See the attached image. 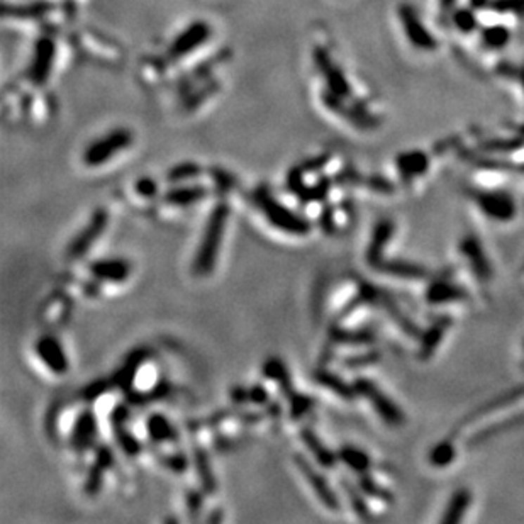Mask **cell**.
<instances>
[{"label":"cell","mask_w":524,"mask_h":524,"mask_svg":"<svg viewBox=\"0 0 524 524\" xmlns=\"http://www.w3.org/2000/svg\"><path fill=\"white\" fill-rule=\"evenodd\" d=\"M229 219V207L221 202L210 212L207 224H205L204 234H202L200 245L197 248L196 260H193V271L197 275H209L214 270L216 265L217 255H219V248L222 238H224L226 224Z\"/></svg>","instance_id":"1"},{"label":"cell","mask_w":524,"mask_h":524,"mask_svg":"<svg viewBox=\"0 0 524 524\" xmlns=\"http://www.w3.org/2000/svg\"><path fill=\"white\" fill-rule=\"evenodd\" d=\"M255 202L263 210L268 222L274 224L276 229L288 234H295V236H302V234H307L311 231V222L305 219V217L299 216V214L292 212L283 204H280L265 187L257 188V192H255Z\"/></svg>","instance_id":"2"},{"label":"cell","mask_w":524,"mask_h":524,"mask_svg":"<svg viewBox=\"0 0 524 524\" xmlns=\"http://www.w3.org/2000/svg\"><path fill=\"white\" fill-rule=\"evenodd\" d=\"M131 141H133V134L129 129L119 127V129L110 131L87 148L84 153V162L89 167H101V165L113 160V156L117 155L119 151L126 150Z\"/></svg>","instance_id":"3"},{"label":"cell","mask_w":524,"mask_h":524,"mask_svg":"<svg viewBox=\"0 0 524 524\" xmlns=\"http://www.w3.org/2000/svg\"><path fill=\"white\" fill-rule=\"evenodd\" d=\"M353 387L358 395H363V397L370 400L373 409L377 411V414L381 416L387 424H390V426H399V424L404 423L402 411H400L372 381H369V378H357Z\"/></svg>","instance_id":"4"},{"label":"cell","mask_w":524,"mask_h":524,"mask_svg":"<svg viewBox=\"0 0 524 524\" xmlns=\"http://www.w3.org/2000/svg\"><path fill=\"white\" fill-rule=\"evenodd\" d=\"M210 32L212 31H210V26L205 20H196L173 39L170 48H168V56L173 58V60H180V58L191 55L202 44L207 43Z\"/></svg>","instance_id":"5"},{"label":"cell","mask_w":524,"mask_h":524,"mask_svg":"<svg viewBox=\"0 0 524 524\" xmlns=\"http://www.w3.org/2000/svg\"><path fill=\"white\" fill-rule=\"evenodd\" d=\"M55 55H56V44L51 38L44 36V38H39L38 41H36L34 53H32L31 65H29V70H27V77L32 84H36V85L46 84L49 73H51V68H53V61H55Z\"/></svg>","instance_id":"6"},{"label":"cell","mask_w":524,"mask_h":524,"mask_svg":"<svg viewBox=\"0 0 524 524\" xmlns=\"http://www.w3.org/2000/svg\"><path fill=\"white\" fill-rule=\"evenodd\" d=\"M523 399H524V389L523 390L507 392V394L501 395V397L494 399L492 402H489V404H485V406L478 407L477 411H473L472 414H468V418H465L464 421H461V423L456 426L455 435H460L461 431H467V429L472 428L473 424L484 423L485 419H489L490 416H494L496 412L511 409V407L516 406V404H518L519 400H523Z\"/></svg>","instance_id":"7"},{"label":"cell","mask_w":524,"mask_h":524,"mask_svg":"<svg viewBox=\"0 0 524 524\" xmlns=\"http://www.w3.org/2000/svg\"><path fill=\"white\" fill-rule=\"evenodd\" d=\"M107 212L104 209H98L92 214L90 221L87 222V226L80 233L77 234L75 239L72 241V245L68 246V257L70 258H80L87 253V250L97 241L98 236L104 233L107 226Z\"/></svg>","instance_id":"8"},{"label":"cell","mask_w":524,"mask_h":524,"mask_svg":"<svg viewBox=\"0 0 524 524\" xmlns=\"http://www.w3.org/2000/svg\"><path fill=\"white\" fill-rule=\"evenodd\" d=\"M295 464L299 467L302 475L305 477V480L309 482V485L312 487V490L316 492V496L319 497V501L323 502L326 507H329L331 511H338L340 509V499L336 497V492L333 490V487L329 485V482L326 480L324 475H321L317 470L305 460L304 456L297 455L295 456Z\"/></svg>","instance_id":"9"},{"label":"cell","mask_w":524,"mask_h":524,"mask_svg":"<svg viewBox=\"0 0 524 524\" xmlns=\"http://www.w3.org/2000/svg\"><path fill=\"white\" fill-rule=\"evenodd\" d=\"M478 207L484 210L485 216L492 217L494 221H511L516 216V204L509 196L494 192H477L473 193Z\"/></svg>","instance_id":"10"},{"label":"cell","mask_w":524,"mask_h":524,"mask_svg":"<svg viewBox=\"0 0 524 524\" xmlns=\"http://www.w3.org/2000/svg\"><path fill=\"white\" fill-rule=\"evenodd\" d=\"M36 354L39 357V360L51 370L53 373L63 375L68 372L70 363L67 354H65L63 346L60 341L53 336H43L39 338L38 343H36Z\"/></svg>","instance_id":"11"},{"label":"cell","mask_w":524,"mask_h":524,"mask_svg":"<svg viewBox=\"0 0 524 524\" xmlns=\"http://www.w3.org/2000/svg\"><path fill=\"white\" fill-rule=\"evenodd\" d=\"M314 58H316L317 67H319V70L323 72V75L326 78V82H328L329 94H333V96H336L338 98L348 97L350 96L348 82L345 80L341 70L338 67H334V63H333L331 56H329V53L323 48H316Z\"/></svg>","instance_id":"12"},{"label":"cell","mask_w":524,"mask_h":524,"mask_svg":"<svg viewBox=\"0 0 524 524\" xmlns=\"http://www.w3.org/2000/svg\"><path fill=\"white\" fill-rule=\"evenodd\" d=\"M90 271L96 279L104 282H124L131 275V263L121 258L98 260L90 265Z\"/></svg>","instance_id":"13"},{"label":"cell","mask_w":524,"mask_h":524,"mask_svg":"<svg viewBox=\"0 0 524 524\" xmlns=\"http://www.w3.org/2000/svg\"><path fill=\"white\" fill-rule=\"evenodd\" d=\"M394 222L389 219H382L377 222L375 226L372 241H370L369 248H366V260L373 268L383 260V251H385L387 245L390 243L392 236H394Z\"/></svg>","instance_id":"14"},{"label":"cell","mask_w":524,"mask_h":524,"mask_svg":"<svg viewBox=\"0 0 524 524\" xmlns=\"http://www.w3.org/2000/svg\"><path fill=\"white\" fill-rule=\"evenodd\" d=\"M452 326L449 317H440L435 323L429 326V329L423 333V338H419V358L423 362H428L429 358L435 354L441 341H443L445 334Z\"/></svg>","instance_id":"15"},{"label":"cell","mask_w":524,"mask_h":524,"mask_svg":"<svg viewBox=\"0 0 524 524\" xmlns=\"http://www.w3.org/2000/svg\"><path fill=\"white\" fill-rule=\"evenodd\" d=\"M460 251L464 253V257L468 260L470 267L475 271V275L482 282H487V279H490V265L489 260H487L484 250H482L480 243L477 241V238L467 236L461 239L460 243Z\"/></svg>","instance_id":"16"},{"label":"cell","mask_w":524,"mask_h":524,"mask_svg":"<svg viewBox=\"0 0 524 524\" xmlns=\"http://www.w3.org/2000/svg\"><path fill=\"white\" fill-rule=\"evenodd\" d=\"M97 435V423L96 418L90 411L82 412L80 418L77 419L75 428H73L72 433V447L82 452V449H87L89 447H92L94 438Z\"/></svg>","instance_id":"17"},{"label":"cell","mask_w":524,"mask_h":524,"mask_svg":"<svg viewBox=\"0 0 524 524\" xmlns=\"http://www.w3.org/2000/svg\"><path fill=\"white\" fill-rule=\"evenodd\" d=\"M426 299L429 304L440 305L447 302H455V300H465L467 294L461 290L460 287H456L455 283L448 282V280H436L429 286L426 292Z\"/></svg>","instance_id":"18"},{"label":"cell","mask_w":524,"mask_h":524,"mask_svg":"<svg viewBox=\"0 0 524 524\" xmlns=\"http://www.w3.org/2000/svg\"><path fill=\"white\" fill-rule=\"evenodd\" d=\"M148 358V352L144 348L134 350L129 357L126 358L124 365L117 370L113 378V383H115L117 387H121L122 390H129V387L133 385V378L138 369L141 366V363Z\"/></svg>","instance_id":"19"},{"label":"cell","mask_w":524,"mask_h":524,"mask_svg":"<svg viewBox=\"0 0 524 524\" xmlns=\"http://www.w3.org/2000/svg\"><path fill=\"white\" fill-rule=\"evenodd\" d=\"M472 504V492L468 489H458L449 499L447 509L441 516V523L445 524H456L467 514L468 507Z\"/></svg>","instance_id":"20"},{"label":"cell","mask_w":524,"mask_h":524,"mask_svg":"<svg viewBox=\"0 0 524 524\" xmlns=\"http://www.w3.org/2000/svg\"><path fill=\"white\" fill-rule=\"evenodd\" d=\"M375 270L382 274L400 276V279H426L428 271L423 267L414 265L409 262H399V260H382Z\"/></svg>","instance_id":"21"},{"label":"cell","mask_w":524,"mask_h":524,"mask_svg":"<svg viewBox=\"0 0 524 524\" xmlns=\"http://www.w3.org/2000/svg\"><path fill=\"white\" fill-rule=\"evenodd\" d=\"M205 196H207V191H205L204 187H196V185L191 187V185H185V187H175L165 193V202L170 205L185 207V205L197 204V202H200Z\"/></svg>","instance_id":"22"},{"label":"cell","mask_w":524,"mask_h":524,"mask_svg":"<svg viewBox=\"0 0 524 524\" xmlns=\"http://www.w3.org/2000/svg\"><path fill=\"white\" fill-rule=\"evenodd\" d=\"M300 436H302V441L305 443V447L309 448V452L314 455V458L317 460V464L323 465V467H333L334 461H336V456L333 455L331 449H328L323 445V441H321L319 438H317V435L312 429L309 428H304L302 433H300Z\"/></svg>","instance_id":"23"},{"label":"cell","mask_w":524,"mask_h":524,"mask_svg":"<svg viewBox=\"0 0 524 524\" xmlns=\"http://www.w3.org/2000/svg\"><path fill=\"white\" fill-rule=\"evenodd\" d=\"M146 431L155 443H165V441H173L177 438L172 423L163 414H151L146 421Z\"/></svg>","instance_id":"24"},{"label":"cell","mask_w":524,"mask_h":524,"mask_svg":"<svg viewBox=\"0 0 524 524\" xmlns=\"http://www.w3.org/2000/svg\"><path fill=\"white\" fill-rule=\"evenodd\" d=\"M397 167L404 179L411 180L414 177L423 175L424 170L428 168V158L426 155H423L419 151L404 153V155H400L397 158Z\"/></svg>","instance_id":"25"},{"label":"cell","mask_w":524,"mask_h":524,"mask_svg":"<svg viewBox=\"0 0 524 524\" xmlns=\"http://www.w3.org/2000/svg\"><path fill=\"white\" fill-rule=\"evenodd\" d=\"M110 465H113V453H110V449L109 448L98 449L97 461L94 464V467L89 473V478H87V492L94 494L101 489L102 475H104V472L110 467Z\"/></svg>","instance_id":"26"},{"label":"cell","mask_w":524,"mask_h":524,"mask_svg":"<svg viewBox=\"0 0 524 524\" xmlns=\"http://www.w3.org/2000/svg\"><path fill=\"white\" fill-rule=\"evenodd\" d=\"M338 458L343 461L346 467L352 468L353 472H358V473H366L370 470V465H372L370 456L366 455L363 449L354 448V447H343L340 449V455H338Z\"/></svg>","instance_id":"27"},{"label":"cell","mask_w":524,"mask_h":524,"mask_svg":"<svg viewBox=\"0 0 524 524\" xmlns=\"http://www.w3.org/2000/svg\"><path fill=\"white\" fill-rule=\"evenodd\" d=\"M314 378H316L317 383L324 385L326 389L333 390L334 394H338L340 397H343V399H352L353 395L357 394V390H354L353 385L350 387L348 383H346L345 381H341L338 375H334L331 372H326V370H319V372H316Z\"/></svg>","instance_id":"28"},{"label":"cell","mask_w":524,"mask_h":524,"mask_svg":"<svg viewBox=\"0 0 524 524\" xmlns=\"http://www.w3.org/2000/svg\"><path fill=\"white\" fill-rule=\"evenodd\" d=\"M456 456V449L455 445H453L452 440H443L440 441L438 445L431 448L429 452V464L436 468H445L448 465L453 464Z\"/></svg>","instance_id":"29"},{"label":"cell","mask_w":524,"mask_h":524,"mask_svg":"<svg viewBox=\"0 0 524 524\" xmlns=\"http://www.w3.org/2000/svg\"><path fill=\"white\" fill-rule=\"evenodd\" d=\"M196 467H197V473H199V478L202 482V487L205 489V492L212 494L214 490H216V478H214L212 470H210L207 453H205L202 448H196Z\"/></svg>","instance_id":"30"},{"label":"cell","mask_w":524,"mask_h":524,"mask_svg":"<svg viewBox=\"0 0 524 524\" xmlns=\"http://www.w3.org/2000/svg\"><path fill=\"white\" fill-rule=\"evenodd\" d=\"M263 372H265L268 378L279 382L280 387H282L283 390L290 392L292 383H290V377H288L287 366L283 365V363L280 362L279 358H270V360L265 363V366H263Z\"/></svg>","instance_id":"31"},{"label":"cell","mask_w":524,"mask_h":524,"mask_svg":"<svg viewBox=\"0 0 524 524\" xmlns=\"http://www.w3.org/2000/svg\"><path fill=\"white\" fill-rule=\"evenodd\" d=\"M202 168L193 162H184L177 167H173L170 172L167 173V180L170 184H181V181H187L192 179H197L200 175Z\"/></svg>","instance_id":"32"},{"label":"cell","mask_w":524,"mask_h":524,"mask_svg":"<svg viewBox=\"0 0 524 524\" xmlns=\"http://www.w3.org/2000/svg\"><path fill=\"white\" fill-rule=\"evenodd\" d=\"M358 487H360V490L363 494H366V496H370L373 499H378V501H383V502L394 501L389 490L383 489L381 484H377V482H375L370 475H366V473H363V475L360 477V480H358Z\"/></svg>","instance_id":"33"},{"label":"cell","mask_w":524,"mask_h":524,"mask_svg":"<svg viewBox=\"0 0 524 524\" xmlns=\"http://www.w3.org/2000/svg\"><path fill=\"white\" fill-rule=\"evenodd\" d=\"M114 428H115V438H117L121 448L124 449L127 455H131V456L138 455V453L141 452V443H139V441L136 440L131 433L126 431L124 424H114Z\"/></svg>","instance_id":"34"},{"label":"cell","mask_w":524,"mask_h":524,"mask_svg":"<svg viewBox=\"0 0 524 524\" xmlns=\"http://www.w3.org/2000/svg\"><path fill=\"white\" fill-rule=\"evenodd\" d=\"M333 338L340 343H353V345H369L373 343L375 336L370 331H334Z\"/></svg>","instance_id":"35"},{"label":"cell","mask_w":524,"mask_h":524,"mask_svg":"<svg viewBox=\"0 0 524 524\" xmlns=\"http://www.w3.org/2000/svg\"><path fill=\"white\" fill-rule=\"evenodd\" d=\"M343 489L346 490V494H348L350 502H352L354 513H357L363 519H369L370 518V511H369V506H366L365 499L362 497V494L358 492L354 487H352V484H350L348 480H343Z\"/></svg>","instance_id":"36"},{"label":"cell","mask_w":524,"mask_h":524,"mask_svg":"<svg viewBox=\"0 0 524 524\" xmlns=\"http://www.w3.org/2000/svg\"><path fill=\"white\" fill-rule=\"evenodd\" d=\"M312 407V399H309L307 395H292V416L294 418H302L307 411H311Z\"/></svg>","instance_id":"37"},{"label":"cell","mask_w":524,"mask_h":524,"mask_svg":"<svg viewBox=\"0 0 524 524\" xmlns=\"http://www.w3.org/2000/svg\"><path fill=\"white\" fill-rule=\"evenodd\" d=\"M136 192L141 197H150L151 199V197L156 196V192H158V185H156V181L150 179V177H144V179L136 181Z\"/></svg>","instance_id":"38"},{"label":"cell","mask_w":524,"mask_h":524,"mask_svg":"<svg viewBox=\"0 0 524 524\" xmlns=\"http://www.w3.org/2000/svg\"><path fill=\"white\" fill-rule=\"evenodd\" d=\"M381 358V354L377 352H370L365 354H360V357H352L346 360V365L348 366H365V365H372Z\"/></svg>","instance_id":"39"},{"label":"cell","mask_w":524,"mask_h":524,"mask_svg":"<svg viewBox=\"0 0 524 524\" xmlns=\"http://www.w3.org/2000/svg\"><path fill=\"white\" fill-rule=\"evenodd\" d=\"M106 390H107V382L97 381V382L90 383V385H87L84 392H82V395H84V399L87 400H94L96 397H98V395L104 394Z\"/></svg>","instance_id":"40"},{"label":"cell","mask_w":524,"mask_h":524,"mask_svg":"<svg viewBox=\"0 0 524 524\" xmlns=\"http://www.w3.org/2000/svg\"><path fill=\"white\" fill-rule=\"evenodd\" d=\"M321 226H323V229L326 231V233H333L334 228H336V222H334V212H333L331 205H328V207L324 209L323 216H321Z\"/></svg>","instance_id":"41"},{"label":"cell","mask_w":524,"mask_h":524,"mask_svg":"<svg viewBox=\"0 0 524 524\" xmlns=\"http://www.w3.org/2000/svg\"><path fill=\"white\" fill-rule=\"evenodd\" d=\"M248 395H250L248 399L253 400L255 404H263V402H267V399H268L267 390L263 389L262 385H255L253 389H251V390L248 392Z\"/></svg>","instance_id":"42"},{"label":"cell","mask_w":524,"mask_h":524,"mask_svg":"<svg viewBox=\"0 0 524 524\" xmlns=\"http://www.w3.org/2000/svg\"><path fill=\"white\" fill-rule=\"evenodd\" d=\"M165 464L172 470H175V472H181V470L187 467V461H185V458L181 455H173L170 460H165Z\"/></svg>","instance_id":"43"},{"label":"cell","mask_w":524,"mask_h":524,"mask_svg":"<svg viewBox=\"0 0 524 524\" xmlns=\"http://www.w3.org/2000/svg\"><path fill=\"white\" fill-rule=\"evenodd\" d=\"M212 175L221 187H224V188L231 187V177L228 175V173H224L222 170H214Z\"/></svg>","instance_id":"44"}]
</instances>
